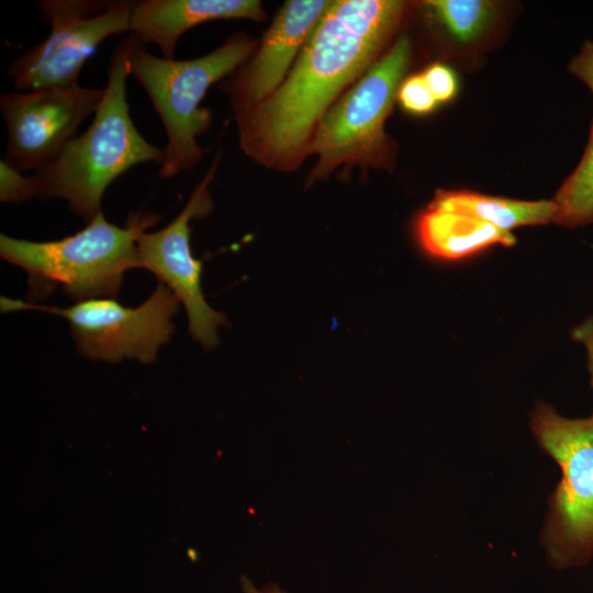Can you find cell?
Here are the masks:
<instances>
[{
    "label": "cell",
    "mask_w": 593,
    "mask_h": 593,
    "mask_svg": "<svg viewBox=\"0 0 593 593\" xmlns=\"http://www.w3.org/2000/svg\"><path fill=\"white\" fill-rule=\"evenodd\" d=\"M254 51V42L236 34L211 53L192 59L164 58L150 54L135 38L128 68L145 90L166 134L161 179L193 169L204 149L197 138L211 126L212 112L201 107L209 88L242 66Z\"/></svg>",
    "instance_id": "277c9868"
},
{
    "label": "cell",
    "mask_w": 593,
    "mask_h": 593,
    "mask_svg": "<svg viewBox=\"0 0 593 593\" xmlns=\"http://www.w3.org/2000/svg\"><path fill=\"white\" fill-rule=\"evenodd\" d=\"M242 585L245 593H283L273 586L258 591L247 578L242 579Z\"/></svg>",
    "instance_id": "7402d4cb"
},
{
    "label": "cell",
    "mask_w": 593,
    "mask_h": 593,
    "mask_svg": "<svg viewBox=\"0 0 593 593\" xmlns=\"http://www.w3.org/2000/svg\"><path fill=\"white\" fill-rule=\"evenodd\" d=\"M570 72L584 82L593 93V42L585 41L569 64Z\"/></svg>",
    "instance_id": "ffe728a7"
},
{
    "label": "cell",
    "mask_w": 593,
    "mask_h": 593,
    "mask_svg": "<svg viewBox=\"0 0 593 593\" xmlns=\"http://www.w3.org/2000/svg\"><path fill=\"white\" fill-rule=\"evenodd\" d=\"M331 4L324 0H292L282 7L257 54L230 86L237 110L264 101L280 87L295 55Z\"/></svg>",
    "instance_id": "8fae6325"
},
{
    "label": "cell",
    "mask_w": 593,
    "mask_h": 593,
    "mask_svg": "<svg viewBox=\"0 0 593 593\" xmlns=\"http://www.w3.org/2000/svg\"><path fill=\"white\" fill-rule=\"evenodd\" d=\"M551 200L553 223L567 227L593 224V123L581 160Z\"/></svg>",
    "instance_id": "9a60e30c"
},
{
    "label": "cell",
    "mask_w": 593,
    "mask_h": 593,
    "mask_svg": "<svg viewBox=\"0 0 593 593\" xmlns=\"http://www.w3.org/2000/svg\"><path fill=\"white\" fill-rule=\"evenodd\" d=\"M261 21L265 12L257 0H143L135 1L130 33L142 44H155L164 58H175L180 36L214 20Z\"/></svg>",
    "instance_id": "7c38bea8"
},
{
    "label": "cell",
    "mask_w": 593,
    "mask_h": 593,
    "mask_svg": "<svg viewBox=\"0 0 593 593\" xmlns=\"http://www.w3.org/2000/svg\"><path fill=\"white\" fill-rule=\"evenodd\" d=\"M135 43L130 34L115 47L107 68V86L93 121L48 165L34 172L38 199H61L85 223L101 210L108 187L132 167L164 161V148L147 142L135 127L126 99L128 60Z\"/></svg>",
    "instance_id": "7a4b0ae2"
},
{
    "label": "cell",
    "mask_w": 593,
    "mask_h": 593,
    "mask_svg": "<svg viewBox=\"0 0 593 593\" xmlns=\"http://www.w3.org/2000/svg\"><path fill=\"white\" fill-rule=\"evenodd\" d=\"M135 1L42 0L40 9L51 25L48 36L18 57L8 68L15 89L78 83L86 61L108 37L130 32Z\"/></svg>",
    "instance_id": "ba28073f"
},
{
    "label": "cell",
    "mask_w": 593,
    "mask_h": 593,
    "mask_svg": "<svg viewBox=\"0 0 593 593\" xmlns=\"http://www.w3.org/2000/svg\"><path fill=\"white\" fill-rule=\"evenodd\" d=\"M423 76L437 102H447L456 94L457 78L448 66L433 64L426 68Z\"/></svg>",
    "instance_id": "d6986e66"
},
{
    "label": "cell",
    "mask_w": 593,
    "mask_h": 593,
    "mask_svg": "<svg viewBox=\"0 0 593 593\" xmlns=\"http://www.w3.org/2000/svg\"><path fill=\"white\" fill-rule=\"evenodd\" d=\"M219 161L220 155H216L182 211L168 225L155 232L143 231L137 237L138 268L154 273L183 304L190 335L205 349L219 344V327L227 320L203 296L202 266L192 256L190 247V221L206 216L213 210L209 187Z\"/></svg>",
    "instance_id": "30bf717a"
},
{
    "label": "cell",
    "mask_w": 593,
    "mask_h": 593,
    "mask_svg": "<svg viewBox=\"0 0 593 593\" xmlns=\"http://www.w3.org/2000/svg\"><path fill=\"white\" fill-rule=\"evenodd\" d=\"M416 234L426 253L449 260L467 257L492 245L511 246L515 243L511 232L430 203L416 221Z\"/></svg>",
    "instance_id": "4fadbf2b"
},
{
    "label": "cell",
    "mask_w": 593,
    "mask_h": 593,
    "mask_svg": "<svg viewBox=\"0 0 593 593\" xmlns=\"http://www.w3.org/2000/svg\"><path fill=\"white\" fill-rule=\"evenodd\" d=\"M410 56L409 40L402 36L329 108L310 143L309 153L317 156L311 182L339 166L388 165L390 145L384 122L398 97Z\"/></svg>",
    "instance_id": "5b68a950"
},
{
    "label": "cell",
    "mask_w": 593,
    "mask_h": 593,
    "mask_svg": "<svg viewBox=\"0 0 593 593\" xmlns=\"http://www.w3.org/2000/svg\"><path fill=\"white\" fill-rule=\"evenodd\" d=\"M572 339L583 345L586 351L588 370L593 388V315L579 323L571 332Z\"/></svg>",
    "instance_id": "44dd1931"
},
{
    "label": "cell",
    "mask_w": 593,
    "mask_h": 593,
    "mask_svg": "<svg viewBox=\"0 0 593 593\" xmlns=\"http://www.w3.org/2000/svg\"><path fill=\"white\" fill-rule=\"evenodd\" d=\"M430 204L473 216L506 232L518 226L548 224L556 214L552 200L522 201L468 190H438Z\"/></svg>",
    "instance_id": "5bb4252c"
},
{
    "label": "cell",
    "mask_w": 593,
    "mask_h": 593,
    "mask_svg": "<svg viewBox=\"0 0 593 593\" xmlns=\"http://www.w3.org/2000/svg\"><path fill=\"white\" fill-rule=\"evenodd\" d=\"M532 428L562 473L545 532L548 555L560 568L583 564L593 556V413L568 418L537 403Z\"/></svg>",
    "instance_id": "8992f818"
},
{
    "label": "cell",
    "mask_w": 593,
    "mask_h": 593,
    "mask_svg": "<svg viewBox=\"0 0 593 593\" xmlns=\"http://www.w3.org/2000/svg\"><path fill=\"white\" fill-rule=\"evenodd\" d=\"M159 216L131 214L124 226L98 213L79 232L56 240L33 242L0 235L1 257L29 275V298L37 301L56 289L77 302L116 299L124 273L138 268L137 237Z\"/></svg>",
    "instance_id": "3957f363"
},
{
    "label": "cell",
    "mask_w": 593,
    "mask_h": 593,
    "mask_svg": "<svg viewBox=\"0 0 593 593\" xmlns=\"http://www.w3.org/2000/svg\"><path fill=\"white\" fill-rule=\"evenodd\" d=\"M401 105L414 114L432 112L438 103L432 94L423 74H416L404 79L398 91Z\"/></svg>",
    "instance_id": "ac0fdd59"
},
{
    "label": "cell",
    "mask_w": 593,
    "mask_h": 593,
    "mask_svg": "<svg viewBox=\"0 0 593 593\" xmlns=\"http://www.w3.org/2000/svg\"><path fill=\"white\" fill-rule=\"evenodd\" d=\"M424 4L452 37L465 43L482 35L497 14L491 1L433 0Z\"/></svg>",
    "instance_id": "2e32d148"
},
{
    "label": "cell",
    "mask_w": 593,
    "mask_h": 593,
    "mask_svg": "<svg viewBox=\"0 0 593 593\" xmlns=\"http://www.w3.org/2000/svg\"><path fill=\"white\" fill-rule=\"evenodd\" d=\"M404 10L405 2L394 0L332 1L280 87L237 110L244 152L270 166L294 167L331 104L370 68Z\"/></svg>",
    "instance_id": "6da1fadb"
},
{
    "label": "cell",
    "mask_w": 593,
    "mask_h": 593,
    "mask_svg": "<svg viewBox=\"0 0 593 593\" xmlns=\"http://www.w3.org/2000/svg\"><path fill=\"white\" fill-rule=\"evenodd\" d=\"M179 302L169 288L159 283L136 307L124 306L109 298L56 307L2 296L1 311L36 310L66 318L77 349L86 358L108 362L127 358L150 363L175 332L172 317Z\"/></svg>",
    "instance_id": "52a82bcc"
},
{
    "label": "cell",
    "mask_w": 593,
    "mask_h": 593,
    "mask_svg": "<svg viewBox=\"0 0 593 593\" xmlns=\"http://www.w3.org/2000/svg\"><path fill=\"white\" fill-rule=\"evenodd\" d=\"M38 184L34 176L26 177L5 160L0 161V201L22 202L37 198Z\"/></svg>",
    "instance_id": "e0dca14e"
},
{
    "label": "cell",
    "mask_w": 593,
    "mask_h": 593,
    "mask_svg": "<svg viewBox=\"0 0 593 593\" xmlns=\"http://www.w3.org/2000/svg\"><path fill=\"white\" fill-rule=\"evenodd\" d=\"M103 94L104 88L79 83L2 93L0 111L8 132L4 160L20 171L36 172L48 165L96 113Z\"/></svg>",
    "instance_id": "9c48e42d"
}]
</instances>
